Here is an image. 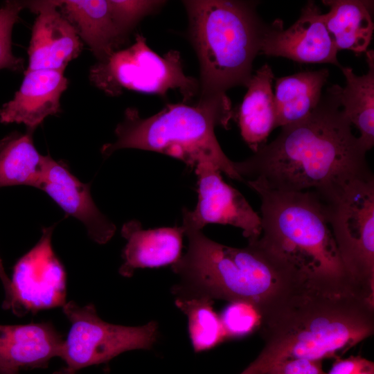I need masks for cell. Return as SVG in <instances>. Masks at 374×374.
<instances>
[{"label": "cell", "mask_w": 374, "mask_h": 374, "mask_svg": "<svg viewBox=\"0 0 374 374\" xmlns=\"http://www.w3.org/2000/svg\"><path fill=\"white\" fill-rule=\"evenodd\" d=\"M341 91L339 85L328 87L308 117L281 127L273 141L234 162L243 181L279 191L319 193L371 172L367 151L341 109Z\"/></svg>", "instance_id": "6da1fadb"}, {"label": "cell", "mask_w": 374, "mask_h": 374, "mask_svg": "<svg viewBox=\"0 0 374 374\" xmlns=\"http://www.w3.org/2000/svg\"><path fill=\"white\" fill-rule=\"evenodd\" d=\"M188 249L172 265L179 277L175 298H207L253 305L260 319L310 288L258 240L243 248L222 244L183 220Z\"/></svg>", "instance_id": "7a4b0ae2"}, {"label": "cell", "mask_w": 374, "mask_h": 374, "mask_svg": "<svg viewBox=\"0 0 374 374\" xmlns=\"http://www.w3.org/2000/svg\"><path fill=\"white\" fill-rule=\"evenodd\" d=\"M258 330L263 348L240 374H266L289 359L337 358L373 335L374 301L308 290L261 318Z\"/></svg>", "instance_id": "3957f363"}, {"label": "cell", "mask_w": 374, "mask_h": 374, "mask_svg": "<svg viewBox=\"0 0 374 374\" xmlns=\"http://www.w3.org/2000/svg\"><path fill=\"white\" fill-rule=\"evenodd\" d=\"M249 187L261 200L258 242L262 246L293 268L310 289L365 296L347 273L324 206L314 193Z\"/></svg>", "instance_id": "277c9868"}, {"label": "cell", "mask_w": 374, "mask_h": 374, "mask_svg": "<svg viewBox=\"0 0 374 374\" xmlns=\"http://www.w3.org/2000/svg\"><path fill=\"white\" fill-rule=\"evenodd\" d=\"M183 4L200 69L195 105L232 116L226 92L247 86L268 25L260 19L253 1L188 0Z\"/></svg>", "instance_id": "5b68a950"}, {"label": "cell", "mask_w": 374, "mask_h": 374, "mask_svg": "<svg viewBox=\"0 0 374 374\" xmlns=\"http://www.w3.org/2000/svg\"><path fill=\"white\" fill-rule=\"evenodd\" d=\"M230 121L219 112L195 104H168L148 118H141L135 108H127L115 130L116 141L105 144L101 152L107 157L123 148L157 152L193 169L202 163H213L229 177L243 181L215 134L217 125L227 128Z\"/></svg>", "instance_id": "8992f818"}, {"label": "cell", "mask_w": 374, "mask_h": 374, "mask_svg": "<svg viewBox=\"0 0 374 374\" xmlns=\"http://www.w3.org/2000/svg\"><path fill=\"white\" fill-rule=\"evenodd\" d=\"M355 287L374 301V179L354 177L315 193Z\"/></svg>", "instance_id": "52a82bcc"}, {"label": "cell", "mask_w": 374, "mask_h": 374, "mask_svg": "<svg viewBox=\"0 0 374 374\" xmlns=\"http://www.w3.org/2000/svg\"><path fill=\"white\" fill-rule=\"evenodd\" d=\"M91 81L108 95L117 96L123 89L165 96L170 90L190 104L199 94V81L186 75L179 52L170 50L159 55L137 34L130 47L113 53L90 70Z\"/></svg>", "instance_id": "ba28073f"}, {"label": "cell", "mask_w": 374, "mask_h": 374, "mask_svg": "<svg viewBox=\"0 0 374 374\" xmlns=\"http://www.w3.org/2000/svg\"><path fill=\"white\" fill-rule=\"evenodd\" d=\"M62 307L71 328L60 357L73 373L125 351L150 349L157 341L158 326L154 321L141 326L116 325L101 319L93 304L81 307L70 301Z\"/></svg>", "instance_id": "9c48e42d"}, {"label": "cell", "mask_w": 374, "mask_h": 374, "mask_svg": "<svg viewBox=\"0 0 374 374\" xmlns=\"http://www.w3.org/2000/svg\"><path fill=\"white\" fill-rule=\"evenodd\" d=\"M53 231V226L43 228L39 240L13 267L6 310L17 316L66 303V274L52 247Z\"/></svg>", "instance_id": "30bf717a"}, {"label": "cell", "mask_w": 374, "mask_h": 374, "mask_svg": "<svg viewBox=\"0 0 374 374\" xmlns=\"http://www.w3.org/2000/svg\"><path fill=\"white\" fill-rule=\"evenodd\" d=\"M194 169L198 200L193 211L183 209V220L199 230L211 223L231 225L242 229L249 242L258 240L262 233L260 215L238 190L223 180L219 168L204 162Z\"/></svg>", "instance_id": "8fae6325"}, {"label": "cell", "mask_w": 374, "mask_h": 374, "mask_svg": "<svg viewBox=\"0 0 374 374\" xmlns=\"http://www.w3.org/2000/svg\"><path fill=\"white\" fill-rule=\"evenodd\" d=\"M337 53L326 28L324 15L313 1H308L299 18L287 29H283L280 19L268 25L260 51V54L283 57L300 63H328L341 68Z\"/></svg>", "instance_id": "7c38bea8"}, {"label": "cell", "mask_w": 374, "mask_h": 374, "mask_svg": "<svg viewBox=\"0 0 374 374\" xmlns=\"http://www.w3.org/2000/svg\"><path fill=\"white\" fill-rule=\"evenodd\" d=\"M37 16L28 50L27 70H64L80 53L82 44L74 26L59 11L58 1L25 3Z\"/></svg>", "instance_id": "4fadbf2b"}, {"label": "cell", "mask_w": 374, "mask_h": 374, "mask_svg": "<svg viewBox=\"0 0 374 374\" xmlns=\"http://www.w3.org/2000/svg\"><path fill=\"white\" fill-rule=\"evenodd\" d=\"M41 190L66 215L82 222L94 242L105 244L113 237L116 226L96 206L90 184L81 182L64 161H57L49 156Z\"/></svg>", "instance_id": "5bb4252c"}, {"label": "cell", "mask_w": 374, "mask_h": 374, "mask_svg": "<svg viewBox=\"0 0 374 374\" xmlns=\"http://www.w3.org/2000/svg\"><path fill=\"white\" fill-rule=\"evenodd\" d=\"M64 341L51 322L0 325V374L46 368L60 357Z\"/></svg>", "instance_id": "9a60e30c"}, {"label": "cell", "mask_w": 374, "mask_h": 374, "mask_svg": "<svg viewBox=\"0 0 374 374\" xmlns=\"http://www.w3.org/2000/svg\"><path fill=\"white\" fill-rule=\"evenodd\" d=\"M64 70H26L19 89L0 109L1 123H23L33 132L50 115L59 112L68 80Z\"/></svg>", "instance_id": "2e32d148"}, {"label": "cell", "mask_w": 374, "mask_h": 374, "mask_svg": "<svg viewBox=\"0 0 374 374\" xmlns=\"http://www.w3.org/2000/svg\"><path fill=\"white\" fill-rule=\"evenodd\" d=\"M121 234L127 241L119 268L123 276H132L137 269L172 265L181 256L182 226L143 229L139 221L131 220L123 224Z\"/></svg>", "instance_id": "e0dca14e"}, {"label": "cell", "mask_w": 374, "mask_h": 374, "mask_svg": "<svg viewBox=\"0 0 374 374\" xmlns=\"http://www.w3.org/2000/svg\"><path fill=\"white\" fill-rule=\"evenodd\" d=\"M58 3L62 13L99 61L118 51L125 42L128 33L116 20L110 1L67 0Z\"/></svg>", "instance_id": "ac0fdd59"}, {"label": "cell", "mask_w": 374, "mask_h": 374, "mask_svg": "<svg viewBox=\"0 0 374 374\" xmlns=\"http://www.w3.org/2000/svg\"><path fill=\"white\" fill-rule=\"evenodd\" d=\"M274 79V74L267 64L256 71L246 86L247 91L238 110L241 136L254 153L266 144L275 129Z\"/></svg>", "instance_id": "d6986e66"}, {"label": "cell", "mask_w": 374, "mask_h": 374, "mask_svg": "<svg viewBox=\"0 0 374 374\" xmlns=\"http://www.w3.org/2000/svg\"><path fill=\"white\" fill-rule=\"evenodd\" d=\"M328 76V70L321 69L276 78L274 127H283L308 117L319 103Z\"/></svg>", "instance_id": "ffe728a7"}, {"label": "cell", "mask_w": 374, "mask_h": 374, "mask_svg": "<svg viewBox=\"0 0 374 374\" xmlns=\"http://www.w3.org/2000/svg\"><path fill=\"white\" fill-rule=\"evenodd\" d=\"M49 154L35 148L32 132H13L0 141V188L29 186L41 189Z\"/></svg>", "instance_id": "44dd1931"}, {"label": "cell", "mask_w": 374, "mask_h": 374, "mask_svg": "<svg viewBox=\"0 0 374 374\" xmlns=\"http://www.w3.org/2000/svg\"><path fill=\"white\" fill-rule=\"evenodd\" d=\"M323 3L329 7L328 12L323 14L324 20L337 51L366 53L374 30L368 1L328 0Z\"/></svg>", "instance_id": "7402d4cb"}, {"label": "cell", "mask_w": 374, "mask_h": 374, "mask_svg": "<svg viewBox=\"0 0 374 374\" xmlns=\"http://www.w3.org/2000/svg\"><path fill=\"white\" fill-rule=\"evenodd\" d=\"M368 71L357 75L349 66L340 69L346 78V86L341 87V105L350 124L359 130L358 137L366 151L374 145V53L366 52Z\"/></svg>", "instance_id": "603a6c76"}, {"label": "cell", "mask_w": 374, "mask_h": 374, "mask_svg": "<svg viewBox=\"0 0 374 374\" xmlns=\"http://www.w3.org/2000/svg\"><path fill=\"white\" fill-rule=\"evenodd\" d=\"M207 298H176V306L186 316L195 352L213 348L226 338L220 316Z\"/></svg>", "instance_id": "cb8c5ba5"}, {"label": "cell", "mask_w": 374, "mask_h": 374, "mask_svg": "<svg viewBox=\"0 0 374 374\" xmlns=\"http://www.w3.org/2000/svg\"><path fill=\"white\" fill-rule=\"evenodd\" d=\"M24 7L25 3L8 1L0 8V69L20 71L23 69V60L12 52L11 35Z\"/></svg>", "instance_id": "d4e9b609"}, {"label": "cell", "mask_w": 374, "mask_h": 374, "mask_svg": "<svg viewBox=\"0 0 374 374\" xmlns=\"http://www.w3.org/2000/svg\"><path fill=\"white\" fill-rule=\"evenodd\" d=\"M226 337L246 335L258 328L260 316L256 309L247 303L230 302L220 316Z\"/></svg>", "instance_id": "484cf974"}, {"label": "cell", "mask_w": 374, "mask_h": 374, "mask_svg": "<svg viewBox=\"0 0 374 374\" xmlns=\"http://www.w3.org/2000/svg\"><path fill=\"white\" fill-rule=\"evenodd\" d=\"M164 1H110L114 15L121 27L129 33L145 16L159 10Z\"/></svg>", "instance_id": "4316f807"}, {"label": "cell", "mask_w": 374, "mask_h": 374, "mask_svg": "<svg viewBox=\"0 0 374 374\" xmlns=\"http://www.w3.org/2000/svg\"><path fill=\"white\" fill-rule=\"evenodd\" d=\"M321 362L306 359L285 360L266 374H326L322 369Z\"/></svg>", "instance_id": "83f0119b"}, {"label": "cell", "mask_w": 374, "mask_h": 374, "mask_svg": "<svg viewBox=\"0 0 374 374\" xmlns=\"http://www.w3.org/2000/svg\"><path fill=\"white\" fill-rule=\"evenodd\" d=\"M326 374H374L373 363L362 357L337 359Z\"/></svg>", "instance_id": "f1b7e54d"}, {"label": "cell", "mask_w": 374, "mask_h": 374, "mask_svg": "<svg viewBox=\"0 0 374 374\" xmlns=\"http://www.w3.org/2000/svg\"><path fill=\"white\" fill-rule=\"evenodd\" d=\"M0 279L1 280V283L3 286V290L5 292V299L3 302V304L6 305L9 302L10 293H11V287H10V279L6 275L3 266L2 260L0 258Z\"/></svg>", "instance_id": "f546056e"}, {"label": "cell", "mask_w": 374, "mask_h": 374, "mask_svg": "<svg viewBox=\"0 0 374 374\" xmlns=\"http://www.w3.org/2000/svg\"><path fill=\"white\" fill-rule=\"evenodd\" d=\"M54 374H75V373H73L71 371H68L65 368L60 370V371L55 372Z\"/></svg>", "instance_id": "4dcf8cb0"}]
</instances>
